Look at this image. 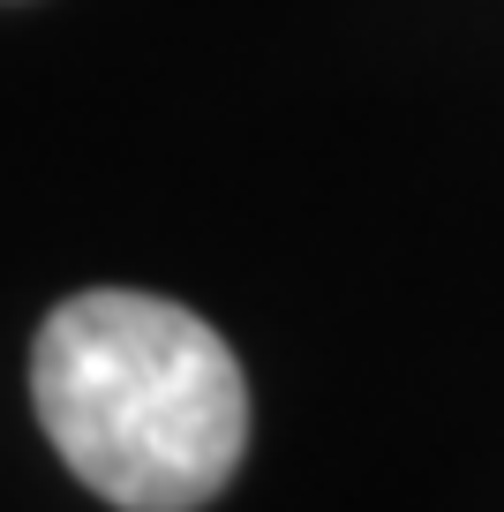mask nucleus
<instances>
[{"mask_svg":"<svg viewBox=\"0 0 504 512\" xmlns=\"http://www.w3.org/2000/svg\"><path fill=\"white\" fill-rule=\"evenodd\" d=\"M31 407L61 467L121 512H196L249 452V384L166 294H68L31 339Z\"/></svg>","mask_w":504,"mask_h":512,"instance_id":"f257e3e1","label":"nucleus"}]
</instances>
